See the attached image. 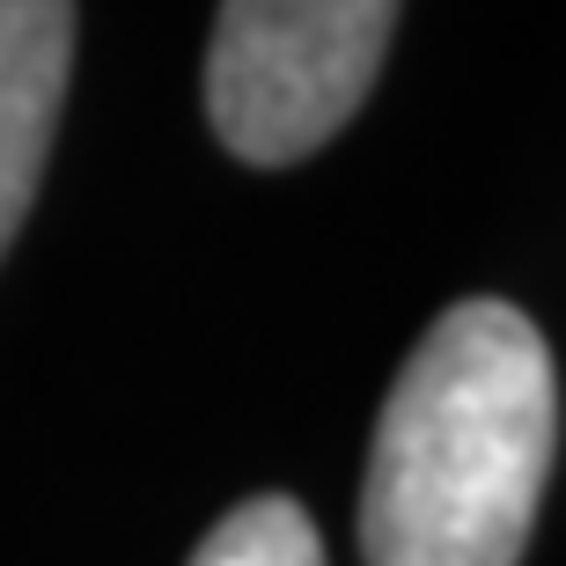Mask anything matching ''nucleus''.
<instances>
[{"mask_svg": "<svg viewBox=\"0 0 566 566\" xmlns=\"http://www.w3.org/2000/svg\"><path fill=\"white\" fill-rule=\"evenodd\" d=\"M74 74V0H0V258L38 199Z\"/></svg>", "mask_w": 566, "mask_h": 566, "instance_id": "7ed1b4c3", "label": "nucleus"}, {"mask_svg": "<svg viewBox=\"0 0 566 566\" xmlns=\"http://www.w3.org/2000/svg\"><path fill=\"white\" fill-rule=\"evenodd\" d=\"M559 449L552 346L515 302H457L412 346L360 485L368 566H523Z\"/></svg>", "mask_w": 566, "mask_h": 566, "instance_id": "f257e3e1", "label": "nucleus"}, {"mask_svg": "<svg viewBox=\"0 0 566 566\" xmlns=\"http://www.w3.org/2000/svg\"><path fill=\"white\" fill-rule=\"evenodd\" d=\"M405 0H221L207 118L235 163L280 169L332 140L376 88Z\"/></svg>", "mask_w": 566, "mask_h": 566, "instance_id": "f03ea898", "label": "nucleus"}, {"mask_svg": "<svg viewBox=\"0 0 566 566\" xmlns=\"http://www.w3.org/2000/svg\"><path fill=\"white\" fill-rule=\"evenodd\" d=\"M191 566H324V537H316L302 501L258 493V501L229 507V515L199 537Z\"/></svg>", "mask_w": 566, "mask_h": 566, "instance_id": "20e7f679", "label": "nucleus"}]
</instances>
